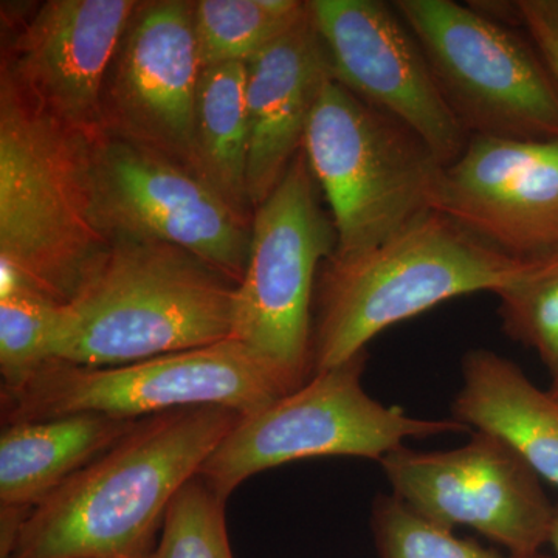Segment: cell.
<instances>
[{
  "label": "cell",
  "mask_w": 558,
  "mask_h": 558,
  "mask_svg": "<svg viewBox=\"0 0 558 558\" xmlns=\"http://www.w3.org/2000/svg\"><path fill=\"white\" fill-rule=\"evenodd\" d=\"M227 501L199 476L191 480L172 499L150 558H233Z\"/></svg>",
  "instance_id": "24"
},
{
  "label": "cell",
  "mask_w": 558,
  "mask_h": 558,
  "mask_svg": "<svg viewBox=\"0 0 558 558\" xmlns=\"http://www.w3.org/2000/svg\"><path fill=\"white\" fill-rule=\"evenodd\" d=\"M461 373L451 418L508 444L539 478L558 487V400L488 349L465 352Z\"/></svg>",
  "instance_id": "18"
},
{
  "label": "cell",
  "mask_w": 558,
  "mask_h": 558,
  "mask_svg": "<svg viewBox=\"0 0 558 558\" xmlns=\"http://www.w3.org/2000/svg\"><path fill=\"white\" fill-rule=\"evenodd\" d=\"M550 545L554 546V549L557 550L558 554V505L556 506V512H554L553 527H550Z\"/></svg>",
  "instance_id": "27"
},
{
  "label": "cell",
  "mask_w": 558,
  "mask_h": 558,
  "mask_svg": "<svg viewBox=\"0 0 558 558\" xmlns=\"http://www.w3.org/2000/svg\"><path fill=\"white\" fill-rule=\"evenodd\" d=\"M58 301L27 286L0 290V374L2 389L21 387L53 360Z\"/></svg>",
  "instance_id": "21"
},
{
  "label": "cell",
  "mask_w": 558,
  "mask_h": 558,
  "mask_svg": "<svg viewBox=\"0 0 558 558\" xmlns=\"http://www.w3.org/2000/svg\"><path fill=\"white\" fill-rule=\"evenodd\" d=\"M236 282L178 245L112 241L60 306L51 354L117 366L233 339Z\"/></svg>",
  "instance_id": "3"
},
{
  "label": "cell",
  "mask_w": 558,
  "mask_h": 558,
  "mask_svg": "<svg viewBox=\"0 0 558 558\" xmlns=\"http://www.w3.org/2000/svg\"><path fill=\"white\" fill-rule=\"evenodd\" d=\"M339 236L301 149L253 213L247 267L236 290L233 340L269 363L288 392L314 376L312 325L319 269Z\"/></svg>",
  "instance_id": "8"
},
{
  "label": "cell",
  "mask_w": 558,
  "mask_h": 558,
  "mask_svg": "<svg viewBox=\"0 0 558 558\" xmlns=\"http://www.w3.org/2000/svg\"><path fill=\"white\" fill-rule=\"evenodd\" d=\"M524 28L558 83V0H520Z\"/></svg>",
  "instance_id": "25"
},
{
  "label": "cell",
  "mask_w": 558,
  "mask_h": 558,
  "mask_svg": "<svg viewBox=\"0 0 558 558\" xmlns=\"http://www.w3.org/2000/svg\"><path fill=\"white\" fill-rule=\"evenodd\" d=\"M303 150L329 204L337 258L380 247L433 211L446 168L421 135L336 80L319 95Z\"/></svg>",
  "instance_id": "5"
},
{
  "label": "cell",
  "mask_w": 558,
  "mask_h": 558,
  "mask_svg": "<svg viewBox=\"0 0 558 558\" xmlns=\"http://www.w3.org/2000/svg\"><path fill=\"white\" fill-rule=\"evenodd\" d=\"M468 5L486 20L495 22L509 28H524L523 11L520 0L508 2V0H476L468 2Z\"/></svg>",
  "instance_id": "26"
},
{
  "label": "cell",
  "mask_w": 558,
  "mask_h": 558,
  "mask_svg": "<svg viewBox=\"0 0 558 558\" xmlns=\"http://www.w3.org/2000/svg\"><path fill=\"white\" fill-rule=\"evenodd\" d=\"M535 260L499 252L438 211L363 255L332 256L315 286L314 374L343 365L384 330L444 301L519 281Z\"/></svg>",
  "instance_id": "4"
},
{
  "label": "cell",
  "mask_w": 558,
  "mask_h": 558,
  "mask_svg": "<svg viewBox=\"0 0 558 558\" xmlns=\"http://www.w3.org/2000/svg\"><path fill=\"white\" fill-rule=\"evenodd\" d=\"M94 143L0 70V290L27 286L65 304L108 256L94 213Z\"/></svg>",
  "instance_id": "2"
},
{
  "label": "cell",
  "mask_w": 558,
  "mask_h": 558,
  "mask_svg": "<svg viewBox=\"0 0 558 558\" xmlns=\"http://www.w3.org/2000/svg\"><path fill=\"white\" fill-rule=\"evenodd\" d=\"M135 0H49L3 47L2 72L70 130L105 137L102 87Z\"/></svg>",
  "instance_id": "15"
},
{
  "label": "cell",
  "mask_w": 558,
  "mask_h": 558,
  "mask_svg": "<svg viewBox=\"0 0 558 558\" xmlns=\"http://www.w3.org/2000/svg\"><path fill=\"white\" fill-rule=\"evenodd\" d=\"M470 137L558 138V83L535 44L451 0L392 2Z\"/></svg>",
  "instance_id": "9"
},
{
  "label": "cell",
  "mask_w": 558,
  "mask_h": 558,
  "mask_svg": "<svg viewBox=\"0 0 558 558\" xmlns=\"http://www.w3.org/2000/svg\"><path fill=\"white\" fill-rule=\"evenodd\" d=\"M495 295L502 332L534 349L553 384L558 381V253L535 260L524 277Z\"/></svg>",
  "instance_id": "22"
},
{
  "label": "cell",
  "mask_w": 558,
  "mask_h": 558,
  "mask_svg": "<svg viewBox=\"0 0 558 558\" xmlns=\"http://www.w3.org/2000/svg\"><path fill=\"white\" fill-rule=\"evenodd\" d=\"M333 80L421 135L446 167L464 153L462 130L436 86L424 50L392 3L311 0Z\"/></svg>",
  "instance_id": "13"
},
{
  "label": "cell",
  "mask_w": 558,
  "mask_h": 558,
  "mask_svg": "<svg viewBox=\"0 0 558 558\" xmlns=\"http://www.w3.org/2000/svg\"><path fill=\"white\" fill-rule=\"evenodd\" d=\"M140 421V418H138ZM137 421L81 413L14 422L0 435V546L11 549L33 509Z\"/></svg>",
  "instance_id": "17"
},
{
  "label": "cell",
  "mask_w": 558,
  "mask_h": 558,
  "mask_svg": "<svg viewBox=\"0 0 558 558\" xmlns=\"http://www.w3.org/2000/svg\"><path fill=\"white\" fill-rule=\"evenodd\" d=\"M371 529L380 558H545L501 554L459 538L451 529L425 520L392 494L374 499Z\"/></svg>",
  "instance_id": "23"
},
{
  "label": "cell",
  "mask_w": 558,
  "mask_h": 558,
  "mask_svg": "<svg viewBox=\"0 0 558 558\" xmlns=\"http://www.w3.org/2000/svg\"><path fill=\"white\" fill-rule=\"evenodd\" d=\"M550 395L558 400V381H554L553 387L549 389Z\"/></svg>",
  "instance_id": "28"
},
{
  "label": "cell",
  "mask_w": 558,
  "mask_h": 558,
  "mask_svg": "<svg viewBox=\"0 0 558 558\" xmlns=\"http://www.w3.org/2000/svg\"><path fill=\"white\" fill-rule=\"evenodd\" d=\"M241 417L211 405L140 418L32 510L9 558H150L172 499Z\"/></svg>",
  "instance_id": "1"
},
{
  "label": "cell",
  "mask_w": 558,
  "mask_h": 558,
  "mask_svg": "<svg viewBox=\"0 0 558 558\" xmlns=\"http://www.w3.org/2000/svg\"><path fill=\"white\" fill-rule=\"evenodd\" d=\"M202 65L194 2H138L102 87L105 135L197 172L194 117Z\"/></svg>",
  "instance_id": "12"
},
{
  "label": "cell",
  "mask_w": 558,
  "mask_h": 558,
  "mask_svg": "<svg viewBox=\"0 0 558 558\" xmlns=\"http://www.w3.org/2000/svg\"><path fill=\"white\" fill-rule=\"evenodd\" d=\"M433 211L512 256L558 253V138L470 137L444 168Z\"/></svg>",
  "instance_id": "14"
},
{
  "label": "cell",
  "mask_w": 558,
  "mask_h": 558,
  "mask_svg": "<svg viewBox=\"0 0 558 558\" xmlns=\"http://www.w3.org/2000/svg\"><path fill=\"white\" fill-rule=\"evenodd\" d=\"M95 220L110 242L156 241L207 260L240 284L253 219L196 172L156 150L105 135L92 154Z\"/></svg>",
  "instance_id": "10"
},
{
  "label": "cell",
  "mask_w": 558,
  "mask_h": 558,
  "mask_svg": "<svg viewBox=\"0 0 558 558\" xmlns=\"http://www.w3.org/2000/svg\"><path fill=\"white\" fill-rule=\"evenodd\" d=\"M289 395L269 363L238 340L117 366L50 360L14 389H0L2 425L68 414L138 421L191 407L242 416Z\"/></svg>",
  "instance_id": "6"
},
{
  "label": "cell",
  "mask_w": 558,
  "mask_h": 558,
  "mask_svg": "<svg viewBox=\"0 0 558 558\" xmlns=\"http://www.w3.org/2000/svg\"><path fill=\"white\" fill-rule=\"evenodd\" d=\"M299 0H199L194 33L202 69L247 62L300 20Z\"/></svg>",
  "instance_id": "20"
},
{
  "label": "cell",
  "mask_w": 558,
  "mask_h": 558,
  "mask_svg": "<svg viewBox=\"0 0 558 558\" xmlns=\"http://www.w3.org/2000/svg\"><path fill=\"white\" fill-rule=\"evenodd\" d=\"M368 359L366 349L242 416L197 476L229 499L250 476L289 462L328 457L380 461L407 439L470 433L454 418L413 417L371 398L362 385Z\"/></svg>",
  "instance_id": "7"
},
{
  "label": "cell",
  "mask_w": 558,
  "mask_h": 558,
  "mask_svg": "<svg viewBox=\"0 0 558 558\" xmlns=\"http://www.w3.org/2000/svg\"><path fill=\"white\" fill-rule=\"evenodd\" d=\"M247 64L230 62L202 69L196 94L194 148L197 172L220 197L253 219L247 171L250 123Z\"/></svg>",
  "instance_id": "19"
},
{
  "label": "cell",
  "mask_w": 558,
  "mask_h": 558,
  "mask_svg": "<svg viewBox=\"0 0 558 558\" xmlns=\"http://www.w3.org/2000/svg\"><path fill=\"white\" fill-rule=\"evenodd\" d=\"M248 199L253 211L274 193L303 149L312 112L333 80L310 5L284 35L247 62Z\"/></svg>",
  "instance_id": "16"
},
{
  "label": "cell",
  "mask_w": 558,
  "mask_h": 558,
  "mask_svg": "<svg viewBox=\"0 0 558 558\" xmlns=\"http://www.w3.org/2000/svg\"><path fill=\"white\" fill-rule=\"evenodd\" d=\"M470 435L458 449L403 446L381 458L392 495L440 527H472L513 556H539L556 512L539 476L502 440Z\"/></svg>",
  "instance_id": "11"
}]
</instances>
